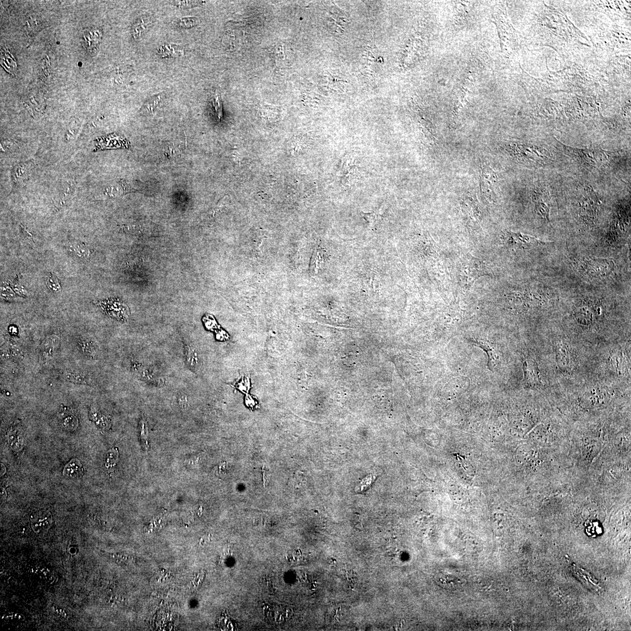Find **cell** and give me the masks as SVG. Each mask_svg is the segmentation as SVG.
<instances>
[{
    "instance_id": "d6986e66",
    "label": "cell",
    "mask_w": 631,
    "mask_h": 631,
    "mask_svg": "<svg viewBox=\"0 0 631 631\" xmlns=\"http://www.w3.org/2000/svg\"><path fill=\"white\" fill-rule=\"evenodd\" d=\"M60 420L62 426L67 429H75L78 426V418L69 409H62L60 414Z\"/></svg>"
},
{
    "instance_id": "4316f807",
    "label": "cell",
    "mask_w": 631,
    "mask_h": 631,
    "mask_svg": "<svg viewBox=\"0 0 631 631\" xmlns=\"http://www.w3.org/2000/svg\"><path fill=\"white\" fill-rule=\"evenodd\" d=\"M466 7L464 4L460 2L457 3L456 7H455V11H456L455 22L457 25H460V23L463 24V22H464L466 16H467L466 14H467L468 12Z\"/></svg>"
},
{
    "instance_id": "83f0119b",
    "label": "cell",
    "mask_w": 631,
    "mask_h": 631,
    "mask_svg": "<svg viewBox=\"0 0 631 631\" xmlns=\"http://www.w3.org/2000/svg\"><path fill=\"white\" fill-rule=\"evenodd\" d=\"M46 284L48 288L53 292L59 293L62 291V286L58 278L52 274H49L47 277Z\"/></svg>"
},
{
    "instance_id": "ffe728a7",
    "label": "cell",
    "mask_w": 631,
    "mask_h": 631,
    "mask_svg": "<svg viewBox=\"0 0 631 631\" xmlns=\"http://www.w3.org/2000/svg\"><path fill=\"white\" fill-rule=\"evenodd\" d=\"M199 23V18L196 17L179 18L173 21V25L179 29H191L198 25Z\"/></svg>"
},
{
    "instance_id": "2e32d148",
    "label": "cell",
    "mask_w": 631,
    "mask_h": 631,
    "mask_svg": "<svg viewBox=\"0 0 631 631\" xmlns=\"http://www.w3.org/2000/svg\"><path fill=\"white\" fill-rule=\"evenodd\" d=\"M185 363L190 370L196 372L199 367V356L196 349L191 343L185 344Z\"/></svg>"
},
{
    "instance_id": "d6a6232c",
    "label": "cell",
    "mask_w": 631,
    "mask_h": 631,
    "mask_svg": "<svg viewBox=\"0 0 631 631\" xmlns=\"http://www.w3.org/2000/svg\"><path fill=\"white\" fill-rule=\"evenodd\" d=\"M1 145V150L3 152L13 151L16 150V149L19 148V145H18L17 142L14 141V140H3Z\"/></svg>"
},
{
    "instance_id": "e0dca14e",
    "label": "cell",
    "mask_w": 631,
    "mask_h": 631,
    "mask_svg": "<svg viewBox=\"0 0 631 631\" xmlns=\"http://www.w3.org/2000/svg\"><path fill=\"white\" fill-rule=\"evenodd\" d=\"M63 475L65 477L70 478H78L82 477L83 475L82 463L77 458L73 459L65 466Z\"/></svg>"
},
{
    "instance_id": "ba28073f",
    "label": "cell",
    "mask_w": 631,
    "mask_h": 631,
    "mask_svg": "<svg viewBox=\"0 0 631 631\" xmlns=\"http://www.w3.org/2000/svg\"><path fill=\"white\" fill-rule=\"evenodd\" d=\"M504 240L511 246H518L524 249H531L546 244L545 242L521 233L508 232L505 235Z\"/></svg>"
},
{
    "instance_id": "8fae6325",
    "label": "cell",
    "mask_w": 631,
    "mask_h": 631,
    "mask_svg": "<svg viewBox=\"0 0 631 631\" xmlns=\"http://www.w3.org/2000/svg\"><path fill=\"white\" fill-rule=\"evenodd\" d=\"M61 339L58 335L52 334L44 340L41 346L42 357L44 361L52 360L58 352Z\"/></svg>"
},
{
    "instance_id": "f1b7e54d",
    "label": "cell",
    "mask_w": 631,
    "mask_h": 631,
    "mask_svg": "<svg viewBox=\"0 0 631 631\" xmlns=\"http://www.w3.org/2000/svg\"><path fill=\"white\" fill-rule=\"evenodd\" d=\"M170 4L174 6L179 9H189L196 7L201 4V2L198 1H168Z\"/></svg>"
},
{
    "instance_id": "f546056e",
    "label": "cell",
    "mask_w": 631,
    "mask_h": 631,
    "mask_svg": "<svg viewBox=\"0 0 631 631\" xmlns=\"http://www.w3.org/2000/svg\"><path fill=\"white\" fill-rule=\"evenodd\" d=\"M213 104L218 118L219 120H220V119H222L223 117V107L220 95L219 93H218V92H217L216 94L215 95L213 100Z\"/></svg>"
},
{
    "instance_id": "3957f363",
    "label": "cell",
    "mask_w": 631,
    "mask_h": 631,
    "mask_svg": "<svg viewBox=\"0 0 631 631\" xmlns=\"http://www.w3.org/2000/svg\"><path fill=\"white\" fill-rule=\"evenodd\" d=\"M582 273L590 278H603L609 276L615 269L613 260L607 259L583 258L579 261Z\"/></svg>"
},
{
    "instance_id": "ac0fdd59",
    "label": "cell",
    "mask_w": 631,
    "mask_h": 631,
    "mask_svg": "<svg viewBox=\"0 0 631 631\" xmlns=\"http://www.w3.org/2000/svg\"><path fill=\"white\" fill-rule=\"evenodd\" d=\"M1 64L2 67L8 73L13 74L16 72L17 70V61L10 51L5 49H2Z\"/></svg>"
},
{
    "instance_id": "6da1fadb",
    "label": "cell",
    "mask_w": 631,
    "mask_h": 631,
    "mask_svg": "<svg viewBox=\"0 0 631 631\" xmlns=\"http://www.w3.org/2000/svg\"><path fill=\"white\" fill-rule=\"evenodd\" d=\"M557 142L565 154L590 171L600 172L611 169L620 161L619 152L607 151L600 147L578 149Z\"/></svg>"
},
{
    "instance_id": "603a6c76",
    "label": "cell",
    "mask_w": 631,
    "mask_h": 631,
    "mask_svg": "<svg viewBox=\"0 0 631 631\" xmlns=\"http://www.w3.org/2000/svg\"><path fill=\"white\" fill-rule=\"evenodd\" d=\"M64 376L67 381L74 384L88 385L90 383L87 376L83 373L67 371L64 373Z\"/></svg>"
},
{
    "instance_id": "d590c367",
    "label": "cell",
    "mask_w": 631,
    "mask_h": 631,
    "mask_svg": "<svg viewBox=\"0 0 631 631\" xmlns=\"http://www.w3.org/2000/svg\"><path fill=\"white\" fill-rule=\"evenodd\" d=\"M178 397H179L178 401H179V405L181 406H183V408H185V406H186L187 403V399L186 395H185V394H181Z\"/></svg>"
},
{
    "instance_id": "9a60e30c",
    "label": "cell",
    "mask_w": 631,
    "mask_h": 631,
    "mask_svg": "<svg viewBox=\"0 0 631 631\" xmlns=\"http://www.w3.org/2000/svg\"><path fill=\"white\" fill-rule=\"evenodd\" d=\"M157 55L162 58H178L184 55V49L174 44H163L155 50Z\"/></svg>"
},
{
    "instance_id": "277c9868",
    "label": "cell",
    "mask_w": 631,
    "mask_h": 631,
    "mask_svg": "<svg viewBox=\"0 0 631 631\" xmlns=\"http://www.w3.org/2000/svg\"><path fill=\"white\" fill-rule=\"evenodd\" d=\"M76 181L73 178L62 179L58 187L55 198V205L58 208H64L69 205L76 191Z\"/></svg>"
},
{
    "instance_id": "e575fe53",
    "label": "cell",
    "mask_w": 631,
    "mask_h": 631,
    "mask_svg": "<svg viewBox=\"0 0 631 631\" xmlns=\"http://www.w3.org/2000/svg\"><path fill=\"white\" fill-rule=\"evenodd\" d=\"M78 125H79L78 124V122H77L76 121H74L72 122V123L70 124V127L68 128V130H67L66 133V139L67 140L72 139L74 134H75V133L77 131Z\"/></svg>"
},
{
    "instance_id": "8992f818",
    "label": "cell",
    "mask_w": 631,
    "mask_h": 631,
    "mask_svg": "<svg viewBox=\"0 0 631 631\" xmlns=\"http://www.w3.org/2000/svg\"><path fill=\"white\" fill-rule=\"evenodd\" d=\"M34 161L28 160L17 164L11 172V181L13 187L16 189L25 186L34 172Z\"/></svg>"
},
{
    "instance_id": "cb8c5ba5",
    "label": "cell",
    "mask_w": 631,
    "mask_h": 631,
    "mask_svg": "<svg viewBox=\"0 0 631 631\" xmlns=\"http://www.w3.org/2000/svg\"><path fill=\"white\" fill-rule=\"evenodd\" d=\"M78 344L84 354L91 357L96 355V346L93 341L81 339Z\"/></svg>"
},
{
    "instance_id": "5bb4252c",
    "label": "cell",
    "mask_w": 631,
    "mask_h": 631,
    "mask_svg": "<svg viewBox=\"0 0 631 631\" xmlns=\"http://www.w3.org/2000/svg\"><path fill=\"white\" fill-rule=\"evenodd\" d=\"M482 185L483 189L489 196H493L492 194L498 189V178L494 172L490 168L484 169L482 173Z\"/></svg>"
},
{
    "instance_id": "1f68e13d",
    "label": "cell",
    "mask_w": 631,
    "mask_h": 631,
    "mask_svg": "<svg viewBox=\"0 0 631 631\" xmlns=\"http://www.w3.org/2000/svg\"><path fill=\"white\" fill-rule=\"evenodd\" d=\"M91 417L98 425L102 427L107 426L108 420L104 415H101L96 410L92 409L91 411Z\"/></svg>"
},
{
    "instance_id": "7402d4cb",
    "label": "cell",
    "mask_w": 631,
    "mask_h": 631,
    "mask_svg": "<svg viewBox=\"0 0 631 631\" xmlns=\"http://www.w3.org/2000/svg\"><path fill=\"white\" fill-rule=\"evenodd\" d=\"M69 247L73 253L80 259H87L90 254V251L88 248L79 241L71 242Z\"/></svg>"
},
{
    "instance_id": "7a4b0ae2",
    "label": "cell",
    "mask_w": 631,
    "mask_h": 631,
    "mask_svg": "<svg viewBox=\"0 0 631 631\" xmlns=\"http://www.w3.org/2000/svg\"><path fill=\"white\" fill-rule=\"evenodd\" d=\"M510 148L517 160L528 165L543 166L552 161L550 152L540 146L528 143H512Z\"/></svg>"
},
{
    "instance_id": "d4e9b609",
    "label": "cell",
    "mask_w": 631,
    "mask_h": 631,
    "mask_svg": "<svg viewBox=\"0 0 631 631\" xmlns=\"http://www.w3.org/2000/svg\"><path fill=\"white\" fill-rule=\"evenodd\" d=\"M577 321L584 325L590 324L593 320V314L587 307H583L577 310L575 313Z\"/></svg>"
},
{
    "instance_id": "4fadbf2b",
    "label": "cell",
    "mask_w": 631,
    "mask_h": 631,
    "mask_svg": "<svg viewBox=\"0 0 631 631\" xmlns=\"http://www.w3.org/2000/svg\"><path fill=\"white\" fill-rule=\"evenodd\" d=\"M152 25V17L143 16L137 19L133 23L131 34L134 40H139Z\"/></svg>"
},
{
    "instance_id": "44dd1931",
    "label": "cell",
    "mask_w": 631,
    "mask_h": 631,
    "mask_svg": "<svg viewBox=\"0 0 631 631\" xmlns=\"http://www.w3.org/2000/svg\"><path fill=\"white\" fill-rule=\"evenodd\" d=\"M324 264V253L320 249L314 251L310 263V271L313 274H318L319 269Z\"/></svg>"
},
{
    "instance_id": "4dcf8cb0",
    "label": "cell",
    "mask_w": 631,
    "mask_h": 631,
    "mask_svg": "<svg viewBox=\"0 0 631 631\" xmlns=\"http://www.w3.org/2000/svg\"><path fill=\"white\" fill-rule=\"evenodd\" d=\"M140 370H141V371H140V375H141L142 378L143 379H144L145 381L151 382L155 384H158V383H159L160 381V379H158L154 373H152L151 371H149L148 369H144V368H143V369Z\"/></svg>"
},
{
    "instance_id": "836d02e7",
    "label": "cell",
    "mask_w": 631,
    "mask_h": 631,
    "mask_svg": "<svg viewBox=\"0 0 631 631\" xmlns=\"http://www.w3.org/2000/svg\"><path fill=\"white\" fill-rule=\"evenodd\" d=\"M1 297L7 301H11L15 298V294L13 290L8 286L1 287Z\"/></svg>"
},
{
    "instance_id": "9c48e42d",
    "label": "cell",
    "mask_w": 631,
    "mask_h": 631,
    "mask_svg": "<svg viewBox=\"0 0 631 631\" xmlns=\"http://www.w3.org/2000/svg\"><path fill=\"white\" fill-rule=\"evenodd\" d=\"M556 361L559 369L564 373H569L572 369V361L569 346L564 342H559L555 346Z\"/></svg>"
},
{
    "instance_id": "52a82bcc",
    "label": "cell",
    "mask_w": 631,
    "mask_h": 631,
    "mask_svg": "<svg viewBox=\"0 0 631 631\" xmlns=\"http://www.w3.org/2000/svg\"><path fill=\"white\" fill-rule=\"evenodd\" d=\"M103 37V31L95 27L87 29L84 32L82 38V44L88 55L91 56L97 55L99 51Z\"/></svg>"
},
{
    "instance_id": "30bf717a",
    "label": "cell",
    "mask_w": 631,
    "mask_h": 631,
    "mask_svg": "<svg viewBox=\"0 0 631 631\" xmlns=\"http://www.w3.org/2000/svg\"><path fill=\"white\" fill-rule=\"evenodd\" d=\"M524 373V382L527 387L536 388L542 385L539 368L536 362L526 360L523 364Z\"/></svg>"
},
{
    "instance_id": "484cf974",
    "label": "cell",
    "mask_w": 631,
    "mask_h": 631,
    "mask_svg": "<svg viewBox=\"0 0 631 631\" xmlns=\"http://www.w3.org/2000/svg\"><path fill=\"white\" fill-rule=\"evenodd\" d=\"M118 459V449L117 448H113L107 454L105 466L108 469H113L117 464Z\"/></svg>"
},
{
    "instance_id": "5b68a950",
    "label": "cell",
    "mask_w": 631,
    "mask_h": 631,
    "mask_svg": "<svg viewBox=\"0 0 631 631\" xmlns=\"http://www.w3.org/2000/svg\"><path fill=\"white\" fill-rule=\"evenodd\" d=\"M532 200H533L535 210L537 213L549 222L551 200H550L548 190L540 184L538 187L534 188L533 194H532Z\"/></svg>"
},
{
    "instance_id": "7c38bea8",
    "label": "cell",
    "mask_w": 631,
    "mask_h": 631,
    "mask_svg": "<svg viewBox=\"0 0 631 631\" xmlns=\"http://www.w3.org/2000/svg\"><path fill=\"white\" fill-rule=\"evenodd\" d=\"M166 97L165 92H160L159 94L153 95L143 104L140 109V112L144 115L153 114L163 106Z\"/></svg>"
}]
</instances>
